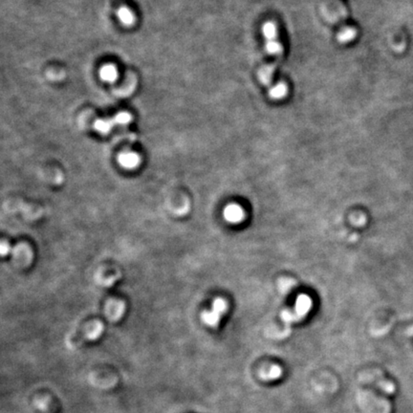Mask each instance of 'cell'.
<instances>
[{
    "mask_svg": "<svg viewBox=\"0 0 413 413\" xmlns=\"http://www.w3.org/2000/svg\"><path fill=\"white\" fill-rule=\"evenodd\" d=\"M226 308L227 305L223 299L221 298L216 299L212 303L211 310L205 311L202 314L204 324L212 328H217L220 322V318L222 317L224 312L226 311Z\"/></svg>",
    "mask_w": 413,
    "mask_h": 413,
    "instance_id": "obj_1",
    "label": "cell"
},
{
    "mask_svg": "<svg viewBox=\"0 0 413 413\" xmlns=\"http://www.w3.org/2000/svg\"><path fill=\"white\" fill-rule=\"evenodd\" d=\"M118 161L122 168H124L127 170H133L140 165L141 159H140V156L135 152L127 151V152H122V154L119 156Z\"/></svg>",
    "mask_w": 413,
    "mask_h": 413,
    "instance_id": "obj_2",
    "label": "cell"
},
{
    "mask_svg": "<svg viewBox=\"0 0 413 413\" xmlns=\"http://www.w3.org/2000/svg\"><path fill=\"white\" fill-rule=\"evenodd\" d=\"M224 217L230 223H239L244 218L243 210L237 205H230L224 210Z\"/></svg>",
    "mask_w": 413,
    "mask_h": 413,
    "instance_id": "obj_3",
    "label": "cell"
},
{
    "mask_svg": "<svg viewBox=\"0 0 413 413\" xmlns=\"http://www.w3.org/2000/svg\"><path fill=\"white\" fill-rule=\"evenodd\" d=\"M259 376L263 381H275L282 376V368L278 366H272L269 369L261 371Z\"/></svg>",
    "mask_w": 413,
    "mask_h": 413,
    "instance_id": "obj_4",
    "label": "cell"
},
{
    "mask_svg": "<svg viewBox=\"0 0 413 413\" xmlns=\"http://www.w3.org/2000/svg\"><path fill=\"white\" fill-rule=\"evenodd\" d=\"M118 77L117 69L113 65H105L101 70V78L103 81H115Z\"/></svg>",
    "mask_w": 413,
    "mask_h": 413,
    "instance_id": "obj_5",
    "label": "cell"
},
{
    "mask_svg": "<svg viewBox=\"0 0 413 413\" xmlns=\"http://www.w3.org/2000/svg\"><path fill=\"white\" fill-rule=\"evenodd\" d=\"M118 17L124 25H131L134 21V15L128 8L122 7L118 11Z\"/></svg>",
    "mask_w": 413,
    "mask_h": 413,
    "instance_id": "obj_6",
    "label": "cell"
},
{
    "mask_svg": "<svg viewBox=\"0 0 413 413\" xmlns=\"http://www.w3.org/2000/svg\"><path fill=\"white\" fill-rule=\"evenodd\" d=\"M286 94H287V86L282 82L278 83L277 85L273 86L271 90H270V96H271L272 98L276 99V100H279V99L284 98Z\"/></svg>",
    "mask_w": 413,
    "mask_h": 413,
    "instance_id": "obj_7",
    "label": "cell"
},
{
    "mask_svg": "<svg viewBox=\"0 0 413 413\" xmlns=\"http://www.w3.org/2000/svg\"><path fill=\"white\" fill-rule=\"evenodd\" d=\"M95 127L97 130L100 131L101 133H107L111 129L112 122L106 121V120H100V121L96 122Z\"/></svg>",
    "mask_w": 413,
    "mask_h": 413,
    "instance_id": "obj_8",
    "label": "cell"
},
{
    "mask_svg": "<svg viewBox=\"0 0 413 413\" xmlns=\"http://www.w3.org/2000/svg\"><path fill=\"white\" fill-rule=\"evenodd\" d=\"M131 121V116L128 113H120L115 117V122L120 124H127Z\"/></svg>",
    "mask_w": 413,
    "mask_h": 413,
    "instance_id": "obj_9",
    "label": "cell"
},
{
    "mask_svg": "<svg viewBox=\"0 0 413 413\" xmlns=\"http://www.w3.org/2000/svg\"><path fill=\"white\" fill-rule=\"evenodd\" d=\"M9 250H10L9 244L2 242V244H1V254H2V256H6Z\"/></svg>",
    "mask_w": 413,
    "mask_h": 413,
    "instance_id": "obj_10",
    "label": "cell"
},
{
    "mask_svg": "<svg viewBox=\"0 0 413 413\" xmlns=\"http://www.w3.org/2000/svg\"><path fill=\"white\" fill-rule=\"evenodd\" d=\"M410 330H411V334H412V335H413V326H412V328H411V329H410Z\"/></svg>",
    "mask_w": 413,
    "mask_h": 413,
    "instance_id": "obj_11",
    "label": "cell"
}]
</instances>
